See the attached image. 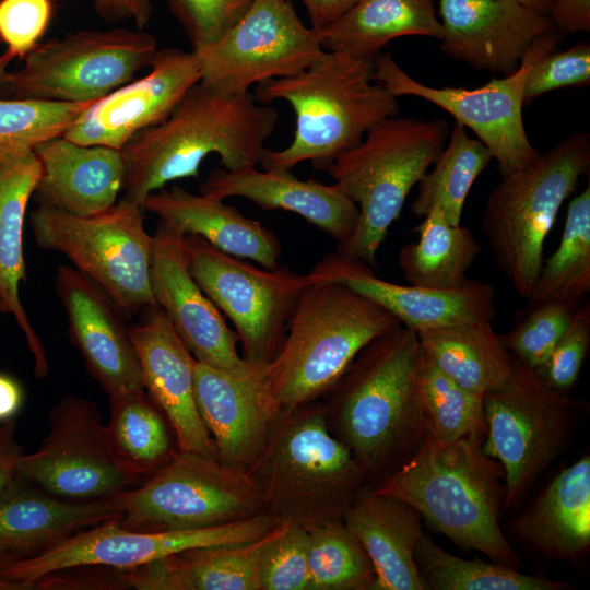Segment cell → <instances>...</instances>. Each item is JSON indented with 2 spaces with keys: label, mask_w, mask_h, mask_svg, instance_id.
Listing matches in <instances>:
<instances>
[{
  "label": "cell",
  "mask_w": 590,
  "mask_h": 590,
  "mask_svg": "<svg viewBox=\"0 0 590 590\" xmlns=\"http://www.w3.org/2000/svg\"><path fill=\"white\" fill-rule=\"evenodd\" d=\"M420 349L417 332L402 324L375 338L320 399L329 430L371 486L406 462L427 435Z\"/></svg>",
  "instance_id": "obj_1"
},
{
  "label": "cell",
  "mask_w": 590,
  "mask_h": 590,
  "mask_svg": "<svg viewBox=\"0 0 590 590\" xmlns=\"http://www.w3.org/2000/svg\"><path fill=\"white\" fill-rule=\"evenodd\" d=\"M279 114L251 92L219 95L193 85L162 122L134 135L121 150L123 198L141 204L168 182L196 177L215 154L228 170L256 167L274 132Z\"/></svg>",
  "instance_id": "obj_2"
},
{
  "label": "cell",
  "mask_w": 590,
  "mask_h": 590,
  "mask_svg": "<svg viewBox=\"0 0 590 590\" xmlns=\"http://www.w3.org/2000/svg\"><path fill=\"white\" fill-rule=\"evenodd\" d=\"M483 440L474 435L441 440L427 434L406 462L373 487L411 505L460 548L517 568L519 557L499 524L504 469L483 452Z\"/></svg>",
  "instance_id": "obj_3"
},
{
  "label": "cell",
  "mask_w": 590,
  "mask_h": 590,
  "mask_svg": "<svg viewBox=\"0 0 590 590\" xmlns=\"http://www.w3.org/2000/svg\"><path fill=\"white\" fill-rule=\"evenodd\" d=\"M374 58L345 50H324L297 74L256 85L260 104L287 102L296 117L293 140L283 150L266 149L263 169L290 170L308 161L328 170L341 153L358 145L365 134L386 118L399 114L387 87L375 81Z\"/></svg>",
  "instance_id": "obj_4"
},
{
  "label": "cell",
  "mask_w": 590,
  "mask_h": 590,
  "mask_svg": "<svg viewBox=\"0 0 590 590\" xmlns=\"http://www.w3.org/2000/svg\"><path fill=\"white\" fill-rule=\"evenodd\" d=\"M247 474L266 514L307 531L343 520L368 485L350 450L329 430L320 399L279 412Z\"/></svg>",
  "instance_id": "obj_5"
},
{
  "label": "cell",
  "mask_w": 590,
  "mask_h": 590,
  "mask_svg": "<svg viewBox=\"0 0 590 590\" xmlns=\"http://www.w3.org/2000/svg\"><path fill=\"white\" fill-rule=\"evenodd\" d=\"M399 326L391 312L346 285L310 280L279 354L266 367L274 414L321 399L363 347Z\"/></svg>",
  "instance_id": "obj_6"
},
{
  "label": "cell",
  "mask_w": 590,
  "mask_h": 590,
  "mask_svg": "<svg viewBox=\"0 0 590 590\" xmlns=\"http://www.w3.org/2000/svg\"><path fill=\"white\" fill-rule=\"evenodd\" d=\"M450 128L442 119L389 117L328 168L334 185L358 206L353 235L337 253L377 268V252L411 189L441 151Z\"/></svg>",
  "instance_id": "obj_7"
},
{
  "label": "cell",
  "mask_w": 590,
  "mask_h": 590,
  "mask_svg": "<svg viewBox=\"0 0 590 590\" xmlns=\"http://www.w3.org/2000/svg\"><path fill=\"white\" fill-rule=\"evenodd\" d=\"M589 167L590 135L576 132L503 176L489 192L482 227L498 270L518 296L528 297L558 211Z\"/></svg>",
  "instance_id": "obj_8"
},
{
  "label": "cell",
  "mask_w": 590,
  "mask_h": 590,
  "mask_svg": "<svg viewBox=\"0 0 590 590\" xmlns=\"http://www.w3.org/2000/svg\"><path fill=\"white\" fill-rule=\"evenodd\" d=\"M142 211L123 197L88 216L38 204L31 225L38 247L64 255L132 317L156 304L151 288L153 235L145 231Z\"/></svg>",
  "instance_id": "obj_9"
},
{
  "label": "cell",
  "mask_w": 590,
  "mask_h": 590,
  "mask_svg": "<svg viewBox=\"0 0 590 590\" xmlns=\"http://www.w3.org/2000/svg\"><path fill=\"white\" fill-rule=\"evenodd\" d=\"M483 406L482 450L504 469V508H509L562 453L588 404L548 388L514 358L508 378L483 396Z\"/></svg>",
  "instance_id": "obj_10"
},
{
  "label": "cell",
  "mask_w": 590,
  "mask_h": 590,
  "mask_svg": "<svg viewBox=\"0 0 590 590\" xmlns=\"http://www.w3.org/2000/svg\"><path fill=\"white\" fill-rule=\"evenodd\" d=\"M118 497L122 507L118 526L138 532L210 528L264 512L260 493L247 472L180 450Z\"/></svg>",
  "instance_id": "obj_11"
},
{
  "label": "cell",
  "mask_w": 590,
  "mask_h": 590,
  "mask_svg": "<svg viewBox=\"0 0 590 590\" xmlns=\"http://www.w3.org/2000/svg\"><path fill=\"white\" fill-rule=\"evenodd\" d=\"M158 51L141 28L83 30L38 43L4 88L13 98L60 103L95 102L133 80Z\"/></svg>",
  "instance_id": "obj_12"
},
{
  "label": "cell",
  "mask_w": 590,
  "mask_h": 590,
  "mask_svg": "<svg viewBox=\"0 0 590 590\" xmlns=\"http://www.w3.org/2000/svg\"><path fill=\"white\" fill-rule=\"evenodd\" d=\"M186 245L193 279L234 324L244 359L269 365L282 347L290 316L310 282L308 275L280 264L257 268L197 235H187Z\"/></svg>",
  "instance_id": "obj_13"
},
{
  "label": "cell",
  "mask_w": 590,
  "mask_h": 590,
  "mask_svg": "<svg viewBox=\"0 0 590 590\" xmlns=\"http://www.w3.org/2000/svg\"><path fill=\"white\" fill-rule=\"evenodd\" d=\"M563 36L555 27L543 33L532 43L516 72L502 79L493 78L477 88L427 86L404 72L388 52H378L374 57L373 78L397 97H421L448 111L455 121L477 135L505 176L540 155L524 129V80L531 66L554 51Z\"/></svg>",
  "instance_id": "obj_14"
},
{
  "label": "cell",
  "mask_w": 590,
  "mask_h": 590,
  "mask_svg": "<svg viewBox=\"0 0 590 590\" xmlns=\"http://www.w3.org/2000/svg\"><path fill=\"white\" fill-rule=\"evenodd\" d=\"M48 418L47 436L19 462L20 479L72 503L109 499L144 481L116 455L95 401L66 394Z\"/></svg>",
  "instance_id": "obj_15"
},
{
  "label": "cell",
  "mask_w": 590,
  "mask_h": 590,
  "mask_svg": "<svg viewBox=\"0 0 590 590\" xmlns=\"http://www.w3.org/2000/svg\"><path fill=\"white\" fill-rule=\"evenodd\" d=\"M200 84L225 96L307 69L323 54L290 0H253L246 13L215 42L192 48Z\"/></svg>",
  "instance_id": "obj_16"
},
{
  "label": "cell",
  "mask_w": 590,
  "mask_h": 590,
  "mask_svg": "<svg viewBox=\"0 0 590 590\" xmlns=\"http://www.w3.org/2000/svg\"><path fill=\"white\" fill-rule=\"evenodd\" d=\"M278 523L263 512L210 528L138 532L121 528L114 519L73 534L38 556L0 569V577L26 590L28 582L52 571L82 565L130 569L194 547L253 541Z\"/></svg>",
  "instance_id": "obj_17"
},
{
  "label": "cell",
  "mask_w": 590,
  "mask_h": 590,
  "mask_svg": "<svg viewBox=\"0 0 590 590\" xmlns=\"http://www.w3.org/2000/svg\"><path fill=\"white\" fill-rule=\"evenodd\" d=\"M150 67L146 75L93 102L63 135L81 144L121 151L134 135L165 120L200 82L192 50L158 49Z\"/></svg>",
  "instance_id": "obj_18"
},
{
  "label": "cell",
  "mask_w": 590,
  "mask_h": 590,
  "mask_svg": "<svg viewBox=\"0 0 590 590\" xmlns=\"http://www.w3.org/2000/svg\"><path fill=\"white\" fill-rule=\"evenodd\" d=\"M151 288L155 303L199 363L222 370L246 367L237 350V333L190 272L186 236L160 221L153 235Z\"/></svg>",
  "instance_id": "obj_19"
},
{
  "label": "cell",
  "mask_w": 590,
  "mask_h": 590,
  "mask_svg": "<svg viewBox=\"0 0 590 590\" xmlns=\"http://www.w3.org/2000/svg\"><path fill=\"white\" fill-rule=\"evenodd\" d=\"M55 290L64 308L69 337L91 377L108 397L144 389L129 318L96 282L60 264Z\"/></svg>",
  "instance_id": "obj_20"
},
{
  "label": "cell",
  "mask_w": 590,
  "mask_h": 590,
  "mask_svg": "<svg viewBox=\"0 0 590 590\" xmlns=\"http://www.w3.org/2000/svg\"><path fill=\"white\" fill-rule=\"evenodd\" d=\"M266 366L248 364L222 370L197 361L196 403L203 425L224 465L247 472L262 451L275 414L271 408Z\"/></svg>",
  "instance_id": "obj_21"
},
{
  "label": "cell",
  "mask_w": 590,
  "mask_h": 590,
  "mask_svg": "<svg viewBox=\"0 0 590 590\" xmlns=\"http://www.w3.org/2000/svg\"><path fill=\"white\" fill-rule=\"evenodd\" d=\"M145 391L166 415L180 451L216 459L194 394L197 359L180 340L164 310L146 307L129 326Z\"/></svg>",
  "instance_id": "obj_22"
},
{
  "label": "cell",
  "mask_w": 590,
  "mask_h": 590,
  "mask_svg": "<svg viewBox=\"0 0 590 590\" xmlns=\"http://www.w3.org/2000/svg\"><path fill=\"white\" fill-rule=\"evenodd\" d=\"M307 275L346 285L416 332L465 321H492L497 314L494 285L479 280L468 279L453 290L401 285L380 279L366 263L337 252L324 256Z\"/></svg>",
  "instance_id": "obj_23"
},
{
  "label": "cell",
  "mask_w": 590,
  "mask_h": 590,
  "mask_svg": "<svg viewBox=\"0 0 590 590\" xmlns=\"http://www.w3.org/2000/svg\"><path fill=\"white\" fill-rule=\"evenodd\" d=\"M441 51L479 70L510 75L532 43L554 28L548 16L508 0H438Z\"/></svg>",
  "instance_id": "obj_24"
},
{
  "label": "cell",
  "mask_w": 590,
  "mask_h": 590,
  "mask_svg": "<svg viewBox=\"0 0 590 590\" xmlns=\"http://www.w3.org/2000/svg\"><path fill=\"white\" fill-rule=\"evenodd\" d=\"M199 192L217 200L240 197L264 210L296 213L339 245L350 239L358 222V206L337 185L303 180L287 169L216 167Z\"/></svg>",
  "instance_id": "obj_25"
},
{
  "label": "cell",
  "mask_w": 590,
  "mask_h": 590,
  "mask_svg": "<svg viewBox=\"0 0 590 590\" xmlns=\"http://www.w3.org/2000/svg\"><path fill=\"white\" fill-rule=\"evenodd\" d=\"M121 515L118 495L91 503L66 502L16 476L0 494V569Z\"/></svg>",
  "instance_id": "obj_26"
},
{
  "label": "cell",
  "mask_w": 590,
  "mask_h": 590,
  "mask_svg": "<svg viewBox=\"0 0 590 590\" xmlns=\"http://www.w3.org/2000/svg\"><path fill=\"white\" fill-rule=\"evenodd\" d=\"M33 151L40 168L34 192L39 204L88 216L117 203L126 176L120 150L81 144L60 135Z\"/></svg>",
  "instance_id": "obj_27"
},
{
  "label": "cell",
  "mask_w": 590,
  "mask_h": 590,
  "mask_svg": "<svg viewBox=\"0 0 590 590\" xmlns=\"http://www.w3.org/2000/svg\"><path fill=\"white\" fill-rule=\"evenodd\" d=\"M140 205L185 236H200L214 248L253 260L266 269L279 266L281 244L278 236L223 200L172 186L149 193Z\"/></svg>",
  "instance_id": "obj_28"
},
{
  "label": "cell",
  "mask_w": 590,
  "mask_h": 590,
  "mask_svg": "<svg viewBox=\"0 0 590 590\" xmlns=\"http://www.w3.org/2000/svg\"><path fill=\"white\" fill-rule=\"evenodd\" d=\"M422 520L411 505L380 494L369 484L358 493L343 522L374 565L371 590H425L414 557L424 535Z\"/></svg>",
  "instance_id": "obj_29"
},
{
  "label": "cell",
  "mask_w": 590,
  "mask_h": 590,
  "mask_svg": "<svg viewBox=\"0 0 590 590\" xmlns=\"http://www.w3.org/2000/svg\"><path fill=\"white\" fill-rule=\"evenodd\" d=\"M39 173L33 149L0 150V312L13 316L34 358L36 377L45 378L46 353L20 298L21 283L26 281L24 219Z\"/></svg>",
  "instance_id": "obj_30"
},
{
  "label": "cell",
  "mask_w": 590,
  "mask_h": 590,
  "mask_svg": "<svg viewBox=\"0 0 590 590\" xmlns=\"http://www.w3.org/2000/svg\"><path fill=\"white\" fill-rule=\"evenodd\" d=\"M517 534L550 558L576 559L590 547V457L562 470L520 515Z\"/></svg>",
  "instance_id": "obj_31"
},
{
  "label": "cell",
  "mask_w": 590,
  "mask_h": 590,
  "mask_svg": "<svg viewBox=\"0 0 590 590\" xmlns=\"http://www.w3.org/2000/svg\"><path fill=\"white\" fill-rule=\"evenodd\" d=\"M276 526L253 541L194 547L134 567L130 585L139 590H259V559Z\"/></svg>",
  "instance_id": "obj_32"
},
{
  "label": "cell",
  "mask_w": 590,
  "mask_h": 590,
  "mask_svg": "<svg viewBox=\"0 0 590 590\" xmlns=\"http://www.w3.org/2000/svg\"><path fill=\"white\" fill-rule=\"evenodd\" d=\"M315 32L323 50L370 58L400 36L442 38L433 0H358L335 22Z\"/></svg>",
  "instance_id": "obj_33"
},
{
  "label": "cell",
  "mask_w": 590,
  "mask_h": 590,
  "mask_svg": "<svg viewBox=\"0 0 590 590\" xmlns=\"http://www.w3.org/2000/svg\"><path fill=\"white\" fill-rule=\"evenodd\" d=\"M436 365L464 388L484 396L508 378L514 357L492 321L473 320L417 331Z\"/></svg>",
  "instance_id": "obj_34"
},
{
  "label": "cell",
  "mask_w": 590,
  "mask_h": 590,
  "mask_svg": "<svg viewBox=\"0 0 590 590\" xmlns=\"http://www.w3.org/2000/svg\"><path fill=\"white\" fill-rule=\"evenodd\" d=\"M414 231L418 239L405 244L398 260L409 284L435 290L460 287L482 251L473 232L449 224L437 209L429 211Z\"/></svg>",
  "instance_id": "obj_35"
},
{
  "label": "cell",
  "mask_w": 590,
  "mask_h": 590,
  "mask_svg": "<svg viewBox=\"0 0 590 590\" xmlns=\"http://www.w3.org/2000/svg\"><path fill=\"white\" fill-rule=\"evenodd\" d=\"M107 433L118 458L144 480L177 453L173 428L145 389L109 397Z\"/></svg>",
  "instance_id": "obj_36"
},
{
  "label": "cell",
  "mask_w": 590,
  "mask_h": 590,
  "mask_svg": "<svg viewBox=\"0 0 590 590\" xmlns=\"http://www.w3.org/2000/svg\"><path fill=\"white\" fill-rule=\"evenodd\" d=\"M491 151L479 140L468 135L465 127L455 121L449 142L417 182L418 191L411 211L424 217L437 209L451 225H460L468 193L475 179L492 163Z\"/></svg>",
  "instance_id": "obj_37"
},
{
  "label": "cell",
  "mask_w": 590,
  "mask_h": 590,
  "mask_svg": "<svg viewBox=\"0 0 590 590\" xmlns=\"http://www.w3.org/2000/svg\"><path fill=\"white\" fill-rule=\"evenodd\" d=\"M414 557L425 590H567L568 583L519 573L495 562L452 555L423 535Z\"/></svg>",
  "instance_id": "obj_38"
},
{
  "label": "cell",
  "mask_w": 590,
  "mask_h": 590,
  "mask_svg": "<svg viewBox=\"0 0 590 590\" xmlns=\"http://www.w3.org/2000/svg\"><path fill=\"white\" fill-rule=\"evenodd\" d=\"M590 291V185L567 209L557 249L543 261L527 297L530 302H581Z\"/></svg>",
  "instance_id": "obj_39"
},
{
  "label": "cell",
  "mask_w": 590,
  "mask_h": 590,
  "mask_svg": "<svg viewBox=\"0 0 590 590\" xmlns=\"http://www.w3.org/2000/svg\"><path fill=\"white\" fill-rule=\"evenodd\" d=\"M417 387L428 435L441 440L470 435L485 438L487 426L483 397L464 388L440 369L422 345Z\"/></svg>",
  "instance_id": "obj_40"
},
{
  "label": "cell",
  "mask_w": 590,
  "mask_h": 590,
  "mask_svg": "<svg viewBox=\"0 0 590 590\" xmlns=\"http://www.w3.org/2000/svg\"><path fill=\"white\" fill-rule=\"evenodd\" d=\"M309 590H371L374 565L343 520L308 531Z\"/></svg>",
  "instance_id": "obj_41"
},
{
  "label": "cell",
  "mask_w": 590,
  "mask_h": 590,
  "mask_svg": "<svg viewBox=\"0 0 590 590\" xmlns=\"http://www.w3.org/2000/svg\"><path fill=\"white\" fill-rule=\"evenodd\" d=\"M581 305L556 299L531 302L517 315L514 327L500 335L502 342L514 358L535 369L571 328Z\"/></svg>",
  "instance_id": "obj_42"
},
{
  "label": "cell",
  "mask_w": 590,
  "mask_h": 590,
  "mask_svg": "<svg viewBox=\"0 0 590 590\" xmlns=\"http://www.w3.org/2000/svg\"><path fill=\"white\" fill-rule=\"evenodd\" d=\"M91 103H60L0 95V150L30 148L63 135Z\"/></svg>",
  "instance_id": "obj_43"
},
{
  "label": "cell",
  "mask_w": 590,
  "mask_h": 590,
  "mask_svg": "<svg viewBox=\"0 0 590 590\" xmlns=\"http://www.w3.org/2000/svg\"><path fill=\"white\" fill-rule=\"evenodd\" d=\"M308 531L279 522L258 564L259 590H309Z\"/></svg>",
  "instance_id": "obj_44"
},
{
  "label": "cell",
  "mask_w": 590,
  "mask_h": 590,
  "mask_svg": "<svg viewBox=\"0 0 590 590\" xmlns=\"http://www.w3.org/2000/svg\"><path fill=\"white\" fill-rule=\"evenodd\" d=\"M192 47L215 42L248 10L253 0H166Z\"/></svg>",
  "instance_id": "obj_45"
},
{
  "label": "cell",
  "mask_w": 590,
  "mask_h": 590,
  "mask_svg": "<svg viewBox=\"0 0 590 590\" xmlns=\"http://www.w3.org/2000/svg\"><path fill=\"white\" fill-rule=\"evenodd\" d=\"M589 83L590 44L581 42L565 51L554 50L531 66L524 80V104L553 90Z\"/></svg>",
  "instance_id": "obj_46"
},
{
  "label": "cell",
  "mask_w": 590,
  "mask_h": 590,
  "mask_svg": "<svg viewBox=\"0 0 590 590\" xmlns=\"http://www.w3.org/2000/svg\"><path fill=\"white\" fill-rule=\"evenodd\" d=\"M590 346V305L582 303L578 317L542 365L533 369L548 388L564 392L571 388Z\"/></svg>",
  "instance_id": "obj_47"
},
{
  "label": "cell",
  "mask_w": 590,
  "mask_h": 590,
  "mask_svg": "<svg viewBox=\"0 0 590 590\" xmlns=\"http://www.w3.org/2000/svg\"><path fill=\"white\" fill-rule=\"evenodd\" d=\"M51 0H0V38L13 59L24 58L50 22Z\"/></svg>",
  "instance_id": "obj_48"
},
{
  "label": "cell",
  "mask_w": 590,
  "mask_h": 590,
  "mask_svg": "<svg viewBox=\"0 0 590 590\" xmlns=\"http://www.w3.org/2000/svg\"><path fill=\"white\" fill-rule=\"evenodd\" d=\"M121 590L129 589L121 569L82 565L46 574L27 583L26 590Z\"/></svg>",
  "instance_id": "obj_49"
},
{
  "label": "cell",
  "mask_w": 590,
  "mask_h": 590,
  "mask_svg": "<svg viewBox=\"0 0 590 590\" xmlns=\"http://www.w3.org/2000/svg\"><path fill=\"white\" fill-rule=\"evenodd\" d=\"M94 7L106 21H132L141 30L149 23L153 12L151 0H94Z\"/></svg>",
  "instance_id": "obj_50"
},
{
  "label": "cell",
  "mask_w": 590,
  "mask_h": 590,
  "mask_svg": "<svg viewBox=\"0 0 590 590\" xmlns=\"http://www.w3.org/2000/svg\"><path fill=\"white\" fill-rule=\"evenodd\" d=\"M548 19L563 34L590 31V0H555Z\"/></svg>",
  "instance_id": "obj_51"
},
{
  "label": "cell",
  "mask_w": 590,
  "mask_h": 590,
  "mask_svg": "<svg viewBox=\"0 0 590 590\" xmlns=\"http://www.w3.org/2000/svg\"><path fill=\"white\" fill-rule=\"evenodd\" d=\"M16 430L14 420L0 424V494L17 476V465L25 453Z\"/></svg>",
  "instance_id": "obj_52"
},
{
  "label": "cell",
  "mask_w": 590,
  "mask_h": 590,
  "mask_svg": "<svg viewBox=\"0 0 590 590\" xmlns=\"http://www.w3.org/2000/svg\"><path fill=\"white\" fill-rule=\"evenodd\" d=\"M308 12L311 28H323L345 14L358 0H302Z\"/></svg>",
  "instance_id": "obj_53"
},
{
  "label": "cell",
  "mask_w": 590,
  "mask_h": 590,
  "mask_svg": "<svg viewBox=\"0 0 590 590\" xmlns=\"http://www.w3.org/2000/svg\"><path fill=\"white\" fill-rule=\"evenodd\" d=\"M23 404V390L13 377L0 373V424L14 420Z\"/></svg>",
  "instance_id": "obj_54"
},
{
  "label": "cell",
  "mask_w": 590,
  "mask_h": 590,
  "mask_svg": "<svg viewBox=\"0 0 590 590\" xmlns=\"http://www.w3.org/2000/svg\"><path fill=\"white\" fill-rule=\"evenodd\" d=\"M518 3L524 8L533 10L540 14L548 15V12L555 0H508Z\"/></svg>",
  "instance_id": "obj_55"
},
{
  "label": "cell",
  "mask_w": 590,
  "mask_h": 590,
  "mask_svg": "<svg viewBox=\"0 0 590 590\" xmlns=\"http://www.w3.org/2000/svg\"><path fill=\"white\" fill-rule=\"evenodd\" d=\"M13 60L11 56H9L5 51L0 56V95L4 93V88L7 85L9 71L8 66Z\"/></svg>",
  "instance_id": "obj_56"
}]
</instances>
